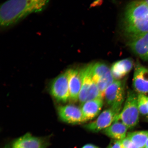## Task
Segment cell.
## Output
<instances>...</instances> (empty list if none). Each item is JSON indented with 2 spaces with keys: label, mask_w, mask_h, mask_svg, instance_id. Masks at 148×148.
Segmentation results:
<instances>
[{
  "label": "cell",
  "mask_w": 148,
  "mask_h": 148,
  "mask_svg": "<svg viewBox=\"0 0 148 148\" xmlns=\"http://www.w3.org/2000/svg\"><path fill=\"white\" fill-rule=\"evenodd\" d=\"M92 63L84 66L81 69L82 83L79 92V101L82 103L86 101L89 89L93 81L92 73Z\"/></svg>",
  "instance_id": "15"
},
{
  "label": "cell",
  "mask_w": 148,
  "mask_h": 148,
  "mask_svg": "<svg viewBox=\"0 0 148 148\" xmlns=\"http://www.w3.org/2000/svg\"><path fill=\"white\" fill-rule=\"evenodd\" d=\"M123 27L128 39L148 32V5L144 0L133 1L127 5Z\"/></svg>",
  "instance_id": "2"
},
{
  "label": "cell",
  "mask_w": 148,
  "mask_h": 148,
  "mask_svg": "<svg viewBox=\"0 0 148 148\" xmlns=\"http://www.w3.org/2000/svg\"><path fill=\"white\" fill-rule=\"evenodd\" d=\"M128 129L122 122L115 121L110 127L103 130V132L110 138L121 140L125 138Z\"/></svg>",
  "instance_id": "16"
},
{
  "label": "cell",
  "mask_w": 148,
  "mask_h": 148,
  "mask_svg": "<svg viewBox=\"0 0 148 148\" xmlns=\"http://www.w3.org/2000/svg\"><path fill=\"white\" fill-rule=\"evenodd\" d=\"M82 148H99L97 146L92 144H88L85 145Z\"/></svg>",
  "instance_id": "21"
},
{
  "label": "cell",
  "mask_w": 148,
  "mask_h": 148,
  "mask_svg": "<svg viewBox=\"0 0 148 148\" xmlns=\"http://www.w3.org/2000/svg\"><path fill=\"white\" fill-rule=\"evenodd\" d=\"M103 99H93L81 103L80 108L85 122L93 119L99 115L103 107Z\"/></svg>",
  "instance_id": "12"
},
{
  "label": "cell",
  "mask_w": 148,
  "mask_h": 148,
  "mask_svg": "<svg viewBox=\"0 0 148 148\" xmlns=\"http://www.w3.org/2000/svg\"><path fill=\"white\" fill-rule=\"evenodd\" d=\"M50 0H8L1 5L0 24L3 29L16 25L29 15L43 11Z\"/></svg>",
  "instance_id": "1"
},
{
  "label": "cell",
  "mask_w": 148,
  "mask_h": 148,
  "mask_svg": "<svg viewBox=\"0 0 148 148\" xmlns=\"http://www.w3.org/2000/svg\"><path fill=\"white\" fill-rule=\"evenodd\" d=\"M108 148H122L120 140H112L109 144Z\"/></svg>",
  "instance_id": "20"
},
{
  "label": "cell",
  "mask_w": 148,
  "mask_h": 148,
  "mask_svg": "<svg viewBox=\"0 0 148 148\" xmlns=\"http://www.w3.org/2000/svg\"><path fill=\"white\" fill-rule=\"evenodd\" d=\"M145 1V2L147 3L148 5V0H144Z\"/></svg>",
  "instance_id": "24"
},
{
  "label": "cell",
  "mask_w": 148,
  "mask_h": 148,
  "mask_svg": "<svg viewBox=\"0 0 148 148\" xmlns=\"http://www.w3.org/2000/svg\"><path fill=\"white\" fill-rule=\"evenodd\" d=\"M137 96L134 90H129L127 91L123 110L115 121L122 122L128 129L134 128L139 121L140 114L138 108Z\"/></svg>",
  "instance_id": "3"
},
{
  "label": "cell",
  "mask_w": 148,
  "mask_h": 148,
  "mask_svg": "<svg viewBox=\"0 0 148 148\" xmlns=\"http://www.w3.org/2000/svg\"><path fill=\"white\" fill-rule=\"evenodd\" d=\"M120 140L122 148H138L127 137Z\"/></svg>",
  "instance_id": "19"
},
{
  "label": "cell",
  "mask_w": 148,
  "mask_h": 148,
  "mask_svg": "<svg viewBox=\"0 0 148 148\" xmlns=\"http://www.w3.org/2000/svg\"><path fill=\"white\" fill-rule=\"evenodd\" d=\"M127 137L138 148L145 147L148 138V130L129 132Z\"/></svg>",
  "instance_id": "17"
},
{
  "label": "cell",
  "mask_w": 148,
  "mask_h": 148,
  "mask_svg": "<svg viewBox=\"0 0 148 148\" xmlns=\"http://www.w3.org/2000/svg\"><path fill=\"white\" fill-rule=\"evenodd\" d=\"M127 44L135 54L148 62V32L129 39Z\"/></svg>",
  "instance_id": "10"
},
{
  "label": "cell",
  "mask_w": 148,
  "mask_h": 148,
  "mask_svg": "<svg viewBox=\"0 0 148 148\" xmlns=\"http://www.w3.org/2000/svg\"><path fill=\"white\" fill-rule=\"evenodd\" d=\"M58 112L60 119L66 123L75 124L85 122L81 108L75 105L59 107Z\"/></svg>",
  "instance_id": "9"
},
{
  "label": "cell",
  "mask_w": 148,
  "mask_h": 148,
  "mask_svg": "<svg viewBox=\"0 0 148 148\" xmlns=\"http://www.w3.org/2000/svg\"><path fill=\"white\" fill-rule=\"evenodd\" d=\"M125 79L115 80L105 90L104 98L109 106L123 105L125 98Z\"/></svg>",
  "instance_id": "6"
},
{
  "label": "cell",
  "mask_w": 148,
  "mask_h": 148,
  "mask_svg": "<svg viewBox=\"0 0 148 148\" xmlns=\"http://www.w3.org/2000/svg\"><path fill=\"white\" fill-rule=\"evenodd\" d=\"M102 0H95L94 2L92 5H93V6L99 5L101 4L102 3Z\"/></svg>",
  "instance_id": "22"
},
{
  "label": "cell",
  "mask_w": 148,
  "mask_h": 148,
  "mask_svg": "<svg viewBox=\"0 0 148 148\" xmlns=\"http://www.w3.org/2000/svg\"><path fill=\"white\" fill-rule=\"evenodd\" d=\"M143 148H148V147H144Z\"/></svg>",
  "instance_id": "25"
},
{
  "label": "cell",
  "mask_w": 148,
  "mask_h": 148,
  "mask_svg": "<svg viewBox=\"0 0 148 148\" xmlns=\"http://www.w3.org/2000/svg\"><path fill=\"white\" fill-rule=\"evenodd\" d=\"M137 103L140 114L143 116L148 115V97L145 94H138Z\"/></svg>",
  "instance_id": "18"
},
{
  "label": "cell",
  "mask_w": 148,
  "mask_h": 148,
  "mask_svg": "<svg viewBox=\"0 0 148 148\" xmlns=\"http://www.w3.org/2000/svg\"><path fill=\"white\" fill-rule=\"evenodd\" d=\"M92 79L97 83L103 98L105 90L115 80L111 69L104 63H92Z\"/></svg>",
  "instance_id": "5"
},
{
  "label": "cell",
  "mask_w": 148,
  "mask_h": 148,
  "mask_svg": "<svg viewBox=\"0 0 148 148\" xmlns=\"http://www.w3.org/2000/svg\"><path fill=\"white\" fill-rule=\"evenodd\" d=\"M46 146L43 140L27 133L15 140L11 148H45Z\"/></svg>",
  "instance_id": "13"
},
{
  "label": "cell",
  "mask_w": 148,
  "mask_h": 148,
  "mask_svg": "<svg viewBox=\"0 0 148 148\" xmlns=\"http://www.w3.org/2000/svg\"><path fill=\"white\" fill-rule=\"evenodd\" d=\"M133 86L138 94L148 93V69L139 62L135 66Z\"/></svg>",
  "instance_id": "8"
},
{
  "label": "cell",
  "mask_w": 148,
  "mask_h": 148,
  "mask_svg": "<svg viewBox=\"0 0 148 148\" xmlns=\"http://www.w3.org/2000/svg\"><path fill=\"white\" fill-rule=\"evenodd\" d=\"M52 96L57 101L66 103L70 99L68 75L66 71L58 76L52 82L50 87Z\"/></svg>",
  "instance_id": "7"
},
{
  "label": "cell",
  "mask_w": 148,
  "mask_h": 148,
  "mask_svg": "<svg viewBox=\"0 0 148 148\" xmlns=\"http://www.w3.org/2000/svg\"><path fill=\"white\" fill-rule=\"evenodd\" d=\"M67 73L70 93V99L73 102L79 100L82 83L81 69H71L66 71Z\"/></svg>",
  "instance_id": "11"
},
{
  "label": "cell",
  "mask_w": 148,
  "mask_h": 148,
  "mask_svg": "<svg viewBox=\"0 0 148 148\" xmlns=\"http://www.w3.org/2000/svg\"><path fill=\"white\" fill-rule=\"evenodd\" d=\"M145 147H148V138L147 139V143H146V144Z\"/></svg>",
  "instance_id": "23"
},
{
  "label": "cell",
  "mask_w": 148,
  "mask_h": 148,
  "mask_svg": "<svg viewBox=\"0 0 148 148\" xmlns=\"http://www.w3.org/2000/svg\"><path fill=\"white\" fill-rule=\"evenodd\" d=\"M122 105L111 106L101 113L95 121L84 126L85 128L93 132H97L110 127L115 121L119 114Z\"/></svg>",
  "instance_id": "4"
},
{
  "label": "cell",
  "mask_w": 148,
  "mask_h": 148,
  "mask_svg": "<svg viewBox=\"0 0 148 148\" xmlns=\"http://www.w3.org/2000/svg\"><path fill=\"white\" fill-rule=\"evenodd\" d=\"M134 66L132 59L127 58L117 61L112 64L111 71L115 80H121L128 74Z\"/></svg>",
  "instance_id": "14"
}]
</instances>
